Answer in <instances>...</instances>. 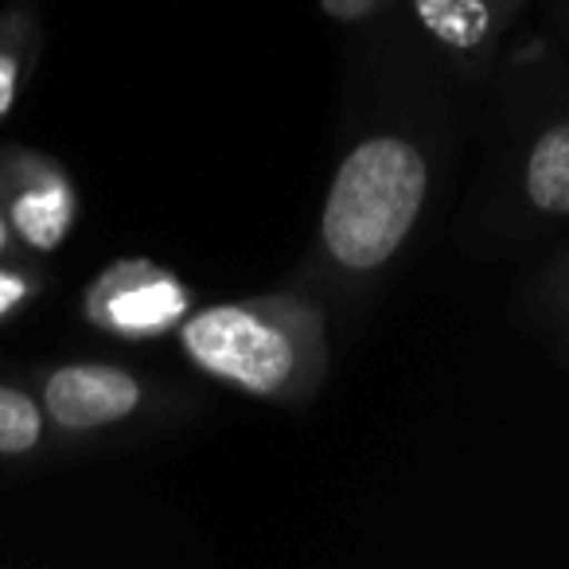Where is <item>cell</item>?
Segmentation results:
<instances>
[{
    "label": "cell",
    "instance_id": "obj_1",
    "mask_svg": "<svg viewBox=\"0 0 569 569\" xmlns=\"http://www.w3.org/2000/svg\"><path fill=\"white\" fill-rule=\"evenodd\" d=\"M476 98L395 17L359 28L325 203L289 277L325 305L332 332L351 340L371 320L441 211Z\"/></svg>",
    "mask_w": 569,
    "mask_h": 569
},
{
    "label": "cell",
    "instance_id": "obj_2",
    "mask_svg": "<svg viewBox=\"0 0 569 569\" xmlns=\"http://www.w3.org/2000/svg\"><path fill=\"white\" fill-rule=\"evenodd\" d=\"M480 94L483 144L457 242L496 258L569 227V74L538 51L496 67Z\"/></svg>",
    "mask_w": 569,
    "mask_h": 569
},
{
    "label": "cell",
    "instance_id": "obj_3",
    "mask_svg": "<svg viewBox=\"0 0 569 569\" xmlns=\"http://www.w3.org/2000/svg\"><path fill=\"white\" fill-rule=\"evenodd\" d=\"M191 371L277 410H305L332 371V320L301 284L196 309L176 332Z\"/></svg>",
    "mask_w": 569,
    "mask_h": 569
},
{
    "label": "cell",
    "instance_id": "obj_4",
    "mask_svg": "<svg viewBox=\"0 0 569 569\" xmlns=\"http://www.w3.org/2000/svg\"><path fill=\"white\" fill-rule=\"evenodd\" d=\"M32 387L43 402L56 457L133 445L191 413L196 398L168 379L110 359H63L36 367Z\"/></svg>",
    "mask_w": 569,
    "mask_h": 569
},
{
    "label": "cell",
    "instance_id": "obj_5",
    "mask_svg": "<svg viewBox=\"0 0 569 569\" xmlns=\"http://www.w3.org/2000/svg\"><path fill=\"white\" fill-rule=\"evenodd\" d=\"M196 284L183 281L176 269L126 253L102 266L79 297L87 328L118 343H160L180 332L183 320L196 312Z\"/></svg>",
    "mask_w": 569,
    "mask_h": 569
},
{
    "label": "cell",
    "instance_id": "obj_6",
    "mask_svg": "<svg viewBox=\"0 0 569 569\" xmlns=\"http://www.w3.org/2000/svg\"><path fill=\"white\" fill-rule=\"evenodd\" d=\"M530 0H398L390 17L465 90L480 94Z\"/></svg>",
    "mask_w": 569,
    "mask_h": 569
},
{
    "label": "cell",
    "instance_id": "obj_7",
    "mask_svg": "<svg viewBox=\"0 0 569 569\" xmlns=\"http://www.w3.org/2000/svg\"><path fill=\"white\" fill-rule=\"evenodd\" d=\"M0 203L17 246L32 258H51L79 227V183L63 160L28 144H0Z\"/></svg>",
    "mask_w": 569,
    "mask_h": 569
},
{
    "label": "cell",
    "instance_id": "obj_8",
    "mask_svg": "<svg viewBox=\"0 0 569 569\" xmlns=\"http://www.w3.org/2000/svg\"><path fill=\"white\" fill-rule=\"evenodd\" d=\"M56 457L48 413L32 382L0 379V472L36 468Z\"/></svg>",
    "mask_w": 569,
    "mask_h": 569
},
{
    "label": "cell",
    "instance_id": "obj_9",
    "mask_svg": "<svg viewBox=\"0 0 569 569\" xmlns=\"http://www.w3.org/2000/svg\"><path fill=\"white\" fill-rule=\"evenodd\" d=\"M43 51V17L36 0H9L0 9V121H9Z\"/></svg>",
    "mask_w": 569,
    "mask_h": 569
},
{
    "label": "cell",
    "instance_id": "obj_10",
    "mask_svg": "<svg viewBox=\"0 0 569 569\" xmlns=\"http://www.w3.org/2000/svg\"><path fill=\"white\" fill-rule=\"evenodd\" d=\"M519 312L538 332H569V246L558 250L519 293Z\"/></svg>",
    "mask_w": 569,
    "mask_h": 569
},
{
    "label": "cell",
    "instance_id": "obj_11",
    "mask_svg": "<svg viewBox=\"0 0 569 569\" xmlns=\"http://www.w3.org/2000/svg\"><path fill=\"white\" fill-rule=\"evenodd\" d=\"M51 273L32 253H12L0 258V328L24 320L36 305L48 297Z\"/></svg>",
    "mask_w": 569,
    "mask_h": 569
},
{
    "label": "cell",
    "instance_id": "obj_12",
    "mask_svg": "<svg viewBox=\"0 0 569 569\" xmlns=\"http://www.w3.org/2000/svg\"><path fill=\"white\" fill-rule=\"evenodd\" d=\"M317 4L343 28H367L398 9V0H317Z\"/></svg>",
    "mask_w": 569,
    "mask_h": 569
},
{
    "label": "cell",
    "instance_id": "obj_13",
    "mask_svg": "<svg viewBox=\"0 0 569 569\" xmlns=\"http://www.w3.org/2000/svg\"><path fill=\"white\" fill-rule=\"evenodd\" d=\"M12 253H24L17 246V234L9 227V214H4V203H0V258H12Z\"/></svg>",
    "mask_w": 569,
    "mask_h": 569
},
{
    "label": "cell",
    "instance_id": "obj_14",
    "mask_svg": "<svg viewBox=\"0 0 569 569\" xmlns=\"http://www.w3.org/2000/svg\"><path fill=\"white\" fill-rule=\"evenodd\" d=\"M550 17L561 32V43L569 48V0H550Z\"/></svg>",
    "mask_w": 569,
    "mask_h": 569
},
{
    "label": "cell",
    "instance_id": "obj_15",
    "mask_svg": "<svg viewBox=\"0 0 569 569\" xmlns=\"http://www.w3.org/2000/svg\"><path fill=\"white\" fill-rule=\"evenodd\" d=\"M558 351H561V359L569 363V332H561V336H558Z\"/></svg>",
    "mask_w": 569,
    "mask_h": 569
}]
</instances>
